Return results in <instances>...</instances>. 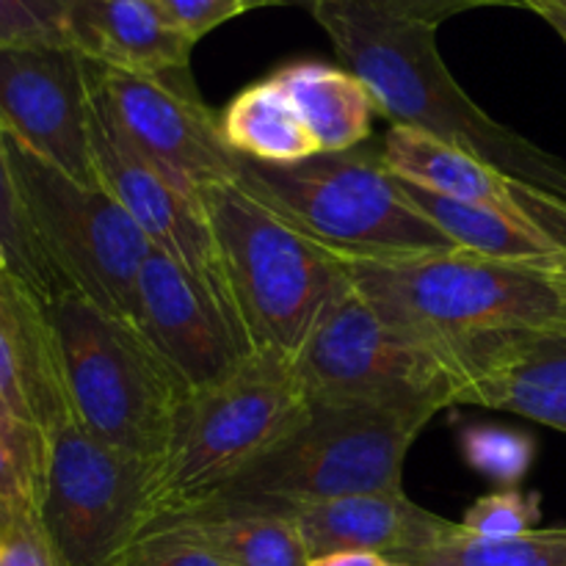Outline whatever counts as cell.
<instances>
[{
	"label": "cell",
	"instance_id": "cell-1",
	"mask_svg": "<svg viewBox=\"0 0 566 566\" xmlns=\"http://www.w3.org/2000/svg\"><path fill=\"white\" fill-rule=\"evenodd\" d=\"M348 265L354 287L446 352L462 379L503 348L566 340V265L497 260L462 247Z\"/></svg>",
	"mask_w": 566,
	"mask_h": 566
},
{
	"label": "cell",
	"instance_id": "cell-2",
	"mask_svg": "<svg viewBox=\"0 0 566 566\" xmlns=\"http://www.w3.org/2000/svg\"><path fill=\"white\" fill-rule=\"evenodd\" d=\"M310 14L335 44L392 127L426 133L517 180L566 199V164L492 119L442 61L437 25L390 14L368 0H310Z\"/></svg>",
	"mask_w": 566,
	"mask_h": 566
},
{
	"label": "cell",
	"instance_id": "cell-3",
	"mask_svg": "<svg viewBox=\"0 0 566 566\" xmlns=\"http://www.w3.org/2000/svg\"><path fill=\"white\" fill-rule=\"evenodd\" d=\"M310 412L293 357L254 352L182 407L169 446L153 464V525L171 523L213 501L230 481L285 440Z\"/></svg>",
	"mask_w": 566,
	"mask_h": 566
},
{
	"label": "cell",
	"instance_id": "cell-4",
	"mask_svg": "<svg viewBox=\"0 0 566 566\" xmlns=\"http://www.w3.org/2000/svg\"><path fill=\"white\" fill-rule=\"evenodd\" d=\"M199 197L221 280L252 348L296 357L321 313L352 287V265L238 182H216Z\"/></svg>",
	"mask_w": 566,
	"mask_h": 566
},
{
	"label": "cell",
	"instance_id": "cell-5",
	"mask_svg": "<svg viewBox=\"0 0 566 566\" xmlns=\"http://www.w3.org/2000/svg\"><path fill=\"white\" fill-rule=\"evenodd\" d=\"M238 186L346 263H381L453 249L415 208L379 149L321 153L296 164H260L241 155Z\"/></svg>",
	"mask_w": 566,
	"mask_h": 566
},
{
	"label": "cell",
	"instance_id": "cell-6",
	"mask_svg": "<svg viewBox=\"0 0 566 566\" xmlns=\"http://www.w3.org/2000/svg\"><path fill=\"white\" fill-rule=\"evenodd\" d=\"M50 318L77 423L105 446L158 462L191 385L130 318L97 307L72 287L50 298Z\"/></svg>",
	"mask_w": 566,
	"mask_h": 566
},
{
	"label": "cell",
	"instance_id": "cell-7",
	"mask_svg": "<svg viewBox=\"0 0 566 566\" xmlns=\"http://www.w3.org/2000/svg\"><path fill=\"white\" fill-rule=\"evenodd\" d=\"M431 418L429 409L310 403L307 418L285 440L191 514L235 509L293 514L337 497L401 486L409 448Z\"/></svg>",
	"mask_w": 566,
	"mask_h": 566
},
{
	"label": "cell",
	"instance_id": "cell-8",
	"mask_svg": "<svg viewBox=\"0 0 566 566\" xmlns=\"http://www.w3.org/2000/svg\"><path fill=\"white\" fill-rule=\"evenodd\" d=\"M310 403L329 407H453L459 365L348 287L315 321L293 357Z\"/></svg>",
	"mask_w": 566,
	"mask_h": 566
},
{
	"label": "cell",
	"instance_id": "cell-9",
	"mask_svg": "<svg viewBox=\"0 0 566 566\" xmlns=\"http://www.w3.org/2000/svg\"><path fill=\"white\" fill-rule=\"evenodd\" d=\"M9 160L39 247L61 282L133 321L138 274L153 254L136 221L108 191L70 180L14 138H9Z\"/></svg>",
	"mask_w": 566,
	"mask_h": 566
},
{
	"label": "cell",
	"instance_id": "cell-10",
	"mask_svg": "<svg viewBox=\"0 0 566 566\" xmlns=\"http://www.w3.org/2000/svg\"><path fill=\"white\" fill-rule=\"evenodd\" d=\"M153 464L88 434L75 418L50 437L42 525L61 566H114L153 525Z\"/></svg>",
	"mask_w": 566,
	"mask_h": 566
},
{
	"label": "cell",
	"instance_id": "cell-11",
	"mask_svg": "<svg viewBox=\"0 0 566 566\" xmlns=\"http://www.w3.org/2000/svg\"><path fill=\"white\" fill-rule=\"evenodd\" d=\"M92 97L122 136L182 186L235 182L241 155L202 103L188 72L144 75L86 59Z\"/></svg>",
	"mask_w": 566,
	"mask_h": 566
},
{
	"label": "cell",
	"instance_id": "cell-12",
	"mask_svg": "<svg viewBox=\"0 0 566 566\" xmlns=\"http://www.w3.org/2000/svg\"><path fill=\"white\" fill-rule=\"evenodd\" d=\"M86 55L59 44H0V127L81 186L99 188L92 160Z\"/></svg>",
	"mask_w": 566,
	"mask_h": 566
},
{
	"label": "cell",
	"instance_id": "cell-13",
	"mask_svg": "<svg viewBox=\"0 0 566 566\" xmlns=\"http://www.w3.org/2000/svg\"><path fill=\"white\" fill-rule=\"evenodd\" d=\"M133 324L191 390L227 379L254 354L230 293L158 249L138 274Z\"/></svg>",
	"mask_w": 566,
	"mask_h": 566
},
{
	"label": "cell",
	"instance_id": "cell-14",
	"mask_svg": "<svg viewBox=\"0 0 566 566\" xmlns=\"http://www.w3.org/2000/svg\"><path fill=\"white\" fill-rule=\"evenodd\" d=\"M88 136L99 188L127 210L153 249L224 287L213 232L199 191L177 182L147 155L138 153L111 122V116L94 103V97Z\"/></svg>",
	"mask_w": 566,
	"mask_h": 566
},
{
	"label": "cell",
	"instance_id": "cell-15",
	"mask_svg": "<svg viewBox=\"0 0 566 566\" xmlns=\"http://www.w3.org/2000/svg\"><path fill=\"white\" fill-rule=\"evenodd\" d=\"M50 302L11 269L0 271V423L53 437L72 420Z\"/></svg>",
	"mask_w": 566,
	"mask_h": 566
},
{
	"label": "cell",
	"instance_id": "cell-16",
	"mask_svg": "<svg viewBox=\"0 0 566 566\" xmlns=\"http://www.w3.org/2000/svg\"><path fill=\"white\" fill-rule=\"evenodd\" d=\"M387 169L440 197L509 216L566 241V199L517 180L497 166L409 127H390L381 142Z\"/></svg>",
	"mask_w": 566,
	"mask_h": 566
},
{
	"label": "cell",
	"instance_id": "cell-17",
	"mask_svg": "<svg viewBox=\"0 0 566 566\" xmlns=\"http://www.w3.org/2000/svg\"><path fill=\"white\" fill-rule=\"evenodd\" d=\"M296 520L310 558L329 553H374L401 562L412 553L429 551L459 528L407 497L403 486L337 497L318 506L298 509Z\"/></svg>",
	"mask_w": 566,
	"mask_h": 566
},
{
	"label": "cell",
	"instance_id": "cell-18",
	"mask_svg": "<svg viewBox=\"0 0 566 566\" xmlns=\"http://www.w3.org/2000/svg\"><path fill=\"white\" fill-rule=\"evenodd\" d=\"M70 31L86 59L144 75L188 72L197 48L158 0H70Z\"/></svg>",
	"mask_w": 566,
	"mask_h": 566
},
{
	"label": "cell",
	"instance_id": "cell-19",
	"mask_svg": "<svg viewBox=\"0 0 566 566\" xmlns=\"http://www.w3.org/2000/svg\"><path fill=\"white\" fill-rule=\"evenodd\" d=\"M453 407L512 412L566 434V340L520 343L473 365Z\"/></svg>",
	"mask_w": 566,
	"mask_h": 566
},
{
	"label": "cell",
	"instance_id": "cell-20",
	"mask_svg": "<svg viewBox=\"0 0 566 566\" xmlns=\"http://www.w3.org/2000/svg\"><path fill=\"white\" fill-rule=\"evenodd\" d=\"M307 125L318 153H346L370 138L376 99L354 72L321 61H296L274 72Z\"/></svg>",
	"mask_w": 566,
	"mask_h": 566
},
{
	"label": "cell",
	"instance_id": "cell-21",
	"mask_svg": "<svg viewBox=\"0 0 566 566\" xmlns=\"http://www.w3.org/2000/svg\"><path fill=\"white\" fill-rule=\"evenodd\" d=\"M398 182L403 188V197L415 208L423 210L426 219L434 221L451 238L453 247L470 249V252H479L497 260L566 265V241L539 230V227L523 224V221L509 219V216L440 197V193H431L407 180Z\"/></svg>",
	"mask_w": 566,
	"mask_h": 566
},
{
	"label": "cell",
	"instance_id": "cell-22",
	"mask_svg": "<svg viewBox=\"0 0 566 566\" xmlns=\"http://www.w3.org/2000/svg\"><path fill=\"white\" fill-rule=\"evenodd\" d=\"M221 130L238 155L260 164L313 158L318 144L274 75L243 88L221 116Z\"/></svg>",
	"mask_w": 566,
	"mask_h": 566
},
{
	"label": "cell",
	"instance_id": "cell-23",
	"mask_svg": "<svg viewBox=\"0 0 566 566\" xmlns=\"http://www.w3.org/2000/svg\"><path fill=\"white\" fill-rule=\"evenodd\" d=\"M182 523L193 525L224 566H307L313 562L291 514L235 509L191 514Z\"/></svg>",
	"mask_w": 566,
	"mask_h": 566
},
{
	"label": "cell",
	"instance_id": "cell-24",
	"mask_svg": "<svg viewBox=\"0 0 566 566\" xmlns=\"http://www.w3.org/2000/svg\"><path fill=\"white\" fill-rule=\"evenodd\" d=\"M401 562L412 566H566V525L534 528L509 539H481L459 525L440 545Z\"/></svg>",
	"mask_w": 566,
	"mask_h": 566
},
{
	"label": "cell",
	"instance_id": "cell-25",
	"mask_svg": "<svg viewBox=\"0 0 566 566\" xmlns=\"http://www.w3.org/2000/svg\"><path fill=\"white\" fill-rule=\"evenodd\" d=\"M50 440L22 423H0V534L28 517H42Z\"/></svg>",
	"mask_w": 566,
	"mask_h": 566
},
{
	"label": "cell",
	"instance_id": "cell-26",
	"mask_svg": "<svg viewBox=\"0 0 566 566\" xmlns=\"http://www.w3.org/2000/svg\"><path fill=\"white\" fill-rule=\"evenodd\" d=\"M0 243L9 254V269L25 282H31L48 302L55 293L66 291L61 276L50 265L44 249L39 247V238L33 232L31 219H28L14 171H11L9 138H6L3 127H0Z\"/></svg>",
	"mask_w": 566,
	"mask_h": 566
},
{
	"label": "cell",
	"instance_id": "cell-27",
	"mask_svg": "<svg viewBox=\"0 0 566 566\" xmlns=\"http://www.w3.org/2000/svg\"><path fill=\"white\" fill-rule=\"evenodd\" d=\"M462 453L473 470L497 484L517 486L534 464V437L506 426H470L462 431Z\"/></svg>",
	"mask_w": 566,
	"mask_h": 566
},
{
	"label": "cell",
	"instance_id": "cell-28",
	"mask_svg": "<svg viewBox=\"0 0 566 566\" xmlns=\"http://www.w3.org/2000/svg\"><path fill=\"white\" fill-rule=\"evenodd\" d=\"M114 566H224L216 553L205 545L191 523L155 525L144 531Z\"/></svg>",
	"mask_w": 566,
	"mask_h": 566
},
{
	"label": "cell",
	"instance_id": "cell-29",
	"mask_svg": "<svg viewBox=\"0 0 566 566\" xmlns=\"http://www.w3.org/2000/svg\"><path fill=\"white\" fill-rule=\"evenodd\" d=\"M0 44L72 48L70 0H0Z\"/></svg>",
	"mask_w": 566,
	"mask_h": 566
},
{
	"label": "cell",
	"instance_id": "cell-30",
	"mask_svg": "<svg viewBox=\"0 0 566 566\" xmlns=\"http://www.w3.org/2000/svg\"><path fill=\"white\" fill-rule=\"evenodd\" d=\"M536 492H520V490H503L492 492V495L479 497L473 506L464 512L462 528L468 534L481 536V539H509V536L528 534V531L539 528L542 506Z\"/></svg>",
	"mask_w": 566,
	"mask_h": 566
},
{
	"label": "cell",
	"instance_id": "cell-31",
	"mask_svg": "<svg viewBox=\"0 0 566 566\" xmlns=\"http://www.w3.org/2000/svg\"><path fill=\"white\" fill-rule=\"evenodd\" d=\"M169 20L180 28L182 33L199 42L216 31L224 22L247 14V11L260 9L258 0H158Z\"/></svg>",
	"mask_w": 566,
	"mask_h": 566
},
{
	"label": "cell",
	"instance_id": "cell-32",
	"mask_svg": "<svg viewBox=\"0 0 566 566\" xmlns=\"http://www.w3.org/2000/svg\"><path fill=\"white\" fill-rule=\"evenodd\" d=\"M0 566H61L42 517H28L0 534Z\"/></svg>",
	"mask_w": 566,
	"mask_h": 566
},
{
	"label": "cell",
	"instance_id": "cell-33",
	"mask_svg": "<svg viewBox=\"0 0 566 566\" xmlns=\"http://www.w3.org/2000/svg\"><path fill=\"white\" fill-rule=\"evenodd\" d=\"M368 3H376L379 9L390 11V14L431 22V25L437 28H440V22L473 9H490V6H509V9H520L517 0H368Z\"/></svg>",
	"mask_w": 566,
	"mask_h": 566
},
{
	"label": "cell",
	"instance_id": "cell-34",
	"mask_svg": "<svg viewBox=\"0 0 566 566\" xmlns=\"http://www.w3.org/2000/svg\"><path fill=\"white\" fill-rule=\"evenodd\" d=\"M385 558L374 553H329V556L313 558L307 566H379Z\"/></svg>",
	"mask_w": 566,
	"mask_h": 566
},
{
	"label": "cell",
	"instance_id": "cell-35",
	"mask_svg": "<svg viewBox=\"0 0 566 566\" xmlns=\"http://www.w3.org/2000/svg\"><path fill=\"white\" fill-rule=\"evenodd\" d=\"M517 6L520 9L534 11V14H539L542 20H547V17L556 14V11L566 9V0H517Z\"/></svg>",
	"mask_w": 566,
	"mask_h": 566
},
{
	"label": "cell",
	"instance_id": "cell-36",
	"mask_svg": "<svg viewBox=\"0 0 566 566\" xmlns=\"http://www.w3.org/2000/svg\"><path fill=\"white\" fill-rule=\"evenodd\" d=\"M545 22L566 42V9L564 11H556V14H551Z\"/></svg>",
	"mask_w": 566,
	"mask_h": 566
},
{
	"label": "cell",
	"instance_id": "cell-37",
	"mask_svg": "<svg viewBox=\"0 0 566 566\" xmlns=\"http://www.w3.org/2000/svg\"><path fill=\"white\" fill-rule=\"evenodd\" d=\"M260 9H265V6H304L307 9L310 0H258Z\"/></svg>",
	"mask_w": 566,
	"mask_h": 566
},
{
	"label": "cell",
	"instance_id": "cell-38",
	"mask_svg": "<svg viewBox=\"0 0 566 566\" xmlns=\"http://www.w3.org/2000/svg\"><path fill=\"white\" fill-rule=\"evenodd\" d=\"M6 269H9V254H6L3 243H0V271H6Z\"/></svg>",
	"mask_w": 566,
	"mask_h": 566
},
{
	"label": "cell",
	"instance_id": "cell-39",
	"mask_svg": "<svg viewBox=\"0 0 566 566\" xmlns=\"http://www.w3.org/2000/svg\"><path fill=\"white\" fill-rule=\"evenodd\" d=\"M379 566H412V564H407V562H390V558H385V562H381Z\"/></svg>",
	"mask_w": 566,
	"mask_h": 566
}]
</instances>
